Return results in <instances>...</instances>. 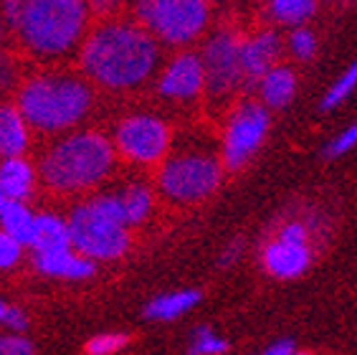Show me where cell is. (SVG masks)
<instances>
[{"mask_svg": "<svg viewBox=\"0 0 357 355\" xmlns=\"http://www.w3.org/2000/svg\"><path fill=\"white\" fill-rule=\"evenodd\" d=\"M0 3H3V0H0Z\"/></svg>", "mask_w": 357, "mask_h": 355, "instance_id": "cell-42", "label": "cell"}, {"mask_svg": "<svg viewBox=\"0 0 357 355\" xmlns=\"http://www.w3.org/2000/svg\"><path fill=\"white\" fill-rule=\"evenodd\" d=\"M18 256H21V244L0 229V269L13 266L15 261H18Z\"/></svg>", "mask_w": 357, "mask_h": 355, "instance_id": "cell-28", "label": "cell"}, {"mask_svg": "<svg viewBox=\"0 0 357 355\" xmlns=\"http://www.w3.org/2000/svg\"><path fill=\"white\" fill-rule=\"evenodd\" d=\"M119 193V201L124 205V216H127V224L137 226L142 224L152 211V191L144 183H130L124 185Z\"/></svg>", "mask_w": 357, "mask_h": 355, "instance_id": "cell-21", "label": "cell"}, {"mask_svg": "<svg viewBox=\"0 0 357 355\" xmlns=\"http://www.w3.org/2000/svg\"><path fill=\"white\" fill-rule=\"evenodd\" d=\"M33 183L36 171L28 160H23L21 155L3 157V163H0V185H3V193H6L8 201H26L33 193Z\"/></svg>", "mask_w": 357, "mask_h": 355, "instance_id": "cell-17", "label": "cell"}, {"mask_svg": "<svg viewBox=\"0 0 357 355\" xmlns=\"http://www.w3.org/2000/svg\"><path fill=\"white\" fill-rule=\"evenodd\" d=\"M310 246L294 244V241H287L282 236L268 241L266 249H264V266H266V272L274 274V277H282V280L299 277L310 266Z\"/></svg>", "mask_w": 357, "mask_h": 355, "instance_id": "cell-13", "label": "cell"}, {"mask_svg": "<svg viewBox=\"0 0 357 355\" xmlns=\"http://www.w3.org/2000/svg\"><path fill=\"white\" fill-rule=\"evenodd\" d=\"M86 0H28L15 34L38 61H59L82 48L89 34Z\"/></svg>", "mask_w": 357, "mask_h": 355, "instance_id": "cell-3", "label": "cell"}, {"mask_svg": "<svg viewBox=\"0 0 357 355\" xmlns=\"http://www.w3.org/2000/svg\"><path fill=\"white\" fill-rule=\"evenodd\" d=\"M69 231L74 249L89 259H119L130 246L127 226L109 219L91 201L71 211Z\"/></svg>", "mask_w": 357, "mask_h": 355, "instance_id": "cell-7", "label": "cell"}, {"mask_svg": "<svg viewBox=\"0 0 357 355\" xmlns=\"http://www.w3.org/2000/svg\"><path fill=\"white\" fill-rule=\"evenodd\" d=\"M198 302H200V292H195V289L162 294V297H155V300L144 307V314H147L150 320H172V317H178V314L195 307Z\"/></svg>", "mask_w": 357, "mask_h": 355, "instance_id": "cell-20", "label": "cell"}, {"mask_svg": "<svg viewBox=\"0 0 357 355\" xmlns=\"http://www.w3.org/2000/svg\"><path fill=\"white\" fill-rule=\"evenodd\" d=\"M6 325H10V328H15V330H23L28 325L26 314H23L21 310L10 307V312H8V317H6Z\"/></svg>", "mask_w": 357, "mask_h": 355, "instance_id": "cell-34", "label": "cell"}, {"mask_svg": "<svg viewBox=\"0 0 357 355\" xmlns=\"http://www.w3.org/2000/svg\"><path fill=\"white\" fill-rule=\"evenodd\" d=\"M355 89H357V61L344 68L342 74H340V79L324 92L322 102H319V110L330 112V110H335V107H340Z\"/></svg>", "mask_w": 357, "mask_h": 355, "instance_id": "cell-23", "label": "cell"}, {"mask_svg": "<svg viewBox=\"0 0 357 355\" xmlns=\"http://www.w3.org/2000/svg\"><path fill=\"white\" fill-rule=\"evenodd\" d=\"M28 130L31 124L23 117L21 107L0 104V157L23 155L28 147Z\"/></svg>", "mask_w": 357, "mask_h": 355, "instance_id": "cell-14", "label": "cell"}, {"mask_svg": "<svg viewBox=\"0 0 357 355\" xmlns=\"http://www.w3.org/2000/svg\"><path fill=\"white\" fill-rule=\"evenodd\" d=\"M291 353H294V348H291V342H289V340H282V342H276V345H271V348H268L264 355H291Z\"/></svg>", "mask_w": 357, "mask_h": 355, "instance_id": "cell-35", "label": "cell"}, {"mask_svg": "<svg viewBox=\"0 0 357 355\" xmlns=\"http://www.w3.org/2000/svg\"><path fill=\"white\" fill-rule=\"evenodd\" d=\"M287 48L291 51V56H294L296 61H312L314 54H317V38L310 28L296 26L294 31L289 34Z\"/></svg>", "mask_w": 357, "mask_h": 355, "instance_id": "cell-24", "label": "cell"}, {"mask_svg": "<svg viewBox=\"0 0 357 355\" xmlns=\"http://www.w3.org/2000/svg\"><path fill=\"white\" fill-rule=\"evenodd\" d=\"M170 127L155 115H130L114 127V147L130 163H160L170 152Z\"/></svg>", "mask_w": 357, "mask_h": 355, "instance_id": "cell-10", "label": "cell"}, {"mask_svg": "<svg viewBox=\"0 0 357 355\" xmlns=\"http://www.w3.org/2000/svg\"><path fill=\"white\" fill-rule=\"evenodd\" d=\"M317 10V0H268V15L282 26H302Z\"/></svg>", "mask_w": 357, "mask_h": 355, "instance_id": "cell-22", "label": "cell"}, {"mask_svg": "<svg viewBox=\"0 0 357 355\" xmlns=\"http://www.w3.org/2000/svg\"><path fill=\"white\" fill-rule=\"evenodd\" d=\"M127 345V335H99L86 342V355H109Z\"/></svg>", "mask_w": 357, "mask_h": 355, "instance_id": "cell-27", "label": "cell"}, {"mask_svg": "<svg viewBox=\"0 0 357 355\" xmlns=\"http://www.w3.org/2000/svg\"><path fill=\"white\" fill-rule=\"evenodd\" d=\"M86 6H89V13L96 18H112L124 6V0H86Z\"/></svg>", "mask_w": 357, "mask_h": 355, "instance_id": "cell-32", "label": "cell"}, {"mask_svg": "<svg viewBox=\"0 0 357 355\" xmlns=\"http://www.w3.org/2000/svg\"><path fill=\"white\" fill-rule=\"evenodd\" d=\"M0 229L13 236L18 244H33L36 239V216L28 211L23 201H6L3 211H0Z\"/></svg>", "mask_w": 357, "mask_h": 355, "instance_id": "cell-19", "label": "cell"}, {"mask_svg": "<svg viewBox=\"0 0 357 355\" xmlns=\"http://www.w3.org/2000/svg\"><path fill=\"white\" fill-rule=\"evenodd\" d=\"M36 266L51 277H66V280H89L94 274V261L84 254H74L71 249L54 254H36Z\"/></svg>", "mask_w": 357, "mask_h": 355, "instance_id": "cell-15", "label": "cell"}, {"mask_svg": "<svg viewBox=\"0 0 357 355\" xmlns=\"http://www.w3.org/2000/svg\"><path fill=\"white\" fill-rule=\"evenodd\" d=\"M158 94L170 102H192L206 92V68L200 54L180 51L165 64L158 76Z\"/></svg>", "mask_w": 357, "mask_h": 355, "instance_id": "cell-11", "label": "cell"}, {"mask_svg": "<svg viewBox=\"0 0 357 355\" xmlns=\"http://www.w3.org/2000/svg\"><path fill=\"white\" fill-rule=\"evenodd\" d=\"M8 312H10V307H8L6 302L0 300V322H6V317H8Z\"/></svg>", "mask_w": 357, "mask_h": 355, "instance_id": "cell-38", "label": "cell"}, {"mask_svg": "<svg viewBox=\"0 0 357 355\" xmlns=\"http://www.w3.org/2000/svg\"><path fill=\"white\" fill-rule=\"evenodd\" d=\"M26 6H28V0H3L0 3V10H3V18H6V23L10 28H18V23H21V15H23V10H26Z\"/></svg>", "mask_w": 357, "mask_h": 355, "instance_id": "cell-30", "label": "cell"}, {"mask_svg": "<svg viewBox=\"0 0 357 355\" xmlns=\"http://www.w3.org/2000/svg\"><path fill=\"white\" fill-rule=\"evenodd\" d=\"M279 236L287 241H294V244H307V241H310V229H307L302 221H287V224L282 226Z\"/></svg>", "mask_w": 357, "mask_h": 355, "instance_id": "cell-31", "label": "cell"}, {"mask_svg": "<svg viewBox=\"0 0 357 355\" xmlns=\"http://www.w3.org/2000/svg\"><path fill=\"white\" fill-rule=\"evenodd\" d=\"M228 342L223 338H218L215 333H211L208 328H198L192 335L190 342V353L192 355H220L226 353Z\"/></svg>", "mask_w": 357, "mask_h": 355, "instance_id": "cell-25", "label": "cell"}, {"mask_svg": "<svg viewBox=\"0 0 357 355\" xmlns=\"http://www.w3.org/2000/svg\"><path fill=\"white\" fill-rule=\"evenodd\" d=\"M117 147L99 132H71L43 152L38 173L41 180L59 193L94 188L114 171Z\"/></svg>", "mask_w": 357, "mask_h": 355, "instance_id": "cell-4", "label": "cell"}, {"mask_svg": "<svg viewBox=\"0 0 357 355\" xmlns=\"http://www.w3.org/2000/svg\"><path fill=\"white\" fill-rule=\"evenodd\" d=\"M15 82H18V66H15L13 56L0 51V94L15 87Z\"/></svg>", "mask_w": 357, "mask_h": 355, "instance_id": "cell-29", "label": "cell"}, {"mask_svg": "<svg viewBox=\"0 0 357 355\" xmlns=\"http://www.w3.org/2000/svg\"><path fill=\"white\" fill-rule=\"evenodd\" d=\"M241 38L231 28H218L208 36L200 48L206 68V94L213 102H226L243 84V61H241Z\"/></svg>", "mask_w": 357, "mask_h": 355, "instance_id": "cell-8", "label": "cell"}, {"mask_svg": "<svg viewBox=\"0 0 357 355\" xmlns=\"http://www.w3.org/2000/svg\"><path fill=\"white\" fill-rule=\"evenodd\" d=\"M282 54V38L274 31H259L241 43V61H243V84L259 87L261 76L276 66Z\"/></svg>", "mask_w": 357, "mask_h": 355, "instance_id": "cell-12", "label": "cell"}, {"mask_svg": "<svg viewBox=\"0 0 357 355\" xmlns=\"http://www.w3.org/2000/svg\"><path fill=\"white\" fill-rule=\"evenodd\" d=\"M208 3H218V0H208Z\"/></svg>", "mask_w": 357, "mask_h": 355, "instance_id": "cell-40", "label": "cell"}, {"mask_svg": "<svg viewBox=\"0 0 357 355\" xmlns=\"http://www.w3.org/2000/svg\"><path fill=\"white\" fill-rule=\"evenodd\" d=\"M271 115L264 102H241L231 117H228L226 132H223V145H220V157L228 171H241L243 165L256 155L266 140Z\"/></svg>", "mask_w": 357, "mask_h": 355, "instance_id": "cell-9", "label": "cell"}, {"mask_svg": "<svg viewBox=\"0 0 357 355\" xmlns=\"http://www.w3.org/2000/svg\"><path fill=\"white\" fill-rule=\"evenodd\" d=\"M79 66L112 92H127L150 82L160 66V41L139 21L104 18L79 48Z\"/></svg>", "mask_w": 357, "mask_h": 355, "instance_id": "cell-1", "label": "cell"}, {"mask_svg": "<svg viewBox=\"0 0 357 355\" xmlns=\"http://www.w3.org/2000/svg\"><path fill=\"white\" fill-rule=\"evenodd\" d=\"M6 193H3V185H0V211H3V205H6Z\"/></svg>", "mask_w": 357, "mask_h": 355, "instance_id": "cell-39", "label": "cell"}, {"mask_svg": "<svg viewBox=\"0 0 357 355\" xmlns=\"http://www.w3.org/2000/svg\"><path fill=\"white\" fill-rule=\"evenodd\" d=\"M223 157L203 145H183L165 155L158 173L162 196L175 203H198L220 185Z\"/></svg>", "mask_w": 357, "mask_h": 355, "instance_id": "cell-5", "label": "cell"}, {"mask_svg": "<svg viewBox=\"0 0 357 355\" xmlns=\"http://www.w3.org/2000/svg\"><path fill=\"white\" fill-rule=\"evenodd\" d=\"M33 348L23 338H0V355H31Z\"/></svg>", "mask_w": 357, "mask_h": 355, "instance_id": "cell-33", "label": "cell"}, {"mask_svg": "<svg viewBox=\"0 0 357 355\" xmlns=\"http://www.w3.org/2000/svg\"><path fill=\"white\" fill-rule=\"evenodd\" d=\"M36 254H54L71 249V231L69 221L59 219L54 213H38L36 216V239L31 244Z\"/></svg>", "mask_w": 357, "mask_h": 355, "instance_id": "cell-18", "label": "cell"}, {"mask_svg": "<svg viewBox=\"0 0 357 355\" xmlns=\"http://www.w3.org/2000/svg\"><path fill=\"white\" fill-rule=\"evenodd\" d=\"M8 23H6V18H3V15H0V46H3V41H6V31H8Z\"/></svg>", "mask_w": 357, "mask_h": 355, "instance_id": "cell-37", "label": "cell"}, {"mask_svg": "<svg viewBox=\"0 0 357 355\" xmlns=\"http://www.w3.org/2000/svg\"><path fill=\"white\" fill-rule=\"evenodd\" d=\"M291 355H304V353H291Z\"/></svg>", "mask_w": 357, "mask_h": 355, "instance_id": "cell-41", "label": "cell"}, {"mask_svg": "<svg viewBox=\"0 0 357 355\" xmlns=\"http://www.w3.org/2000/svg\"><path fill=\"white\" fill-rule=\"evenodd\" d=\"M259 94H261V102L266 104L268 110H284V107L294 102L296 96V74L289 66L276 64L271 71H266L261 76Z\"/></svg>", "mask_w": 357, "mask_h": 355, "instance_id": "cell-16", "label": "cell"}, {"mask_svg": "<svg viewBox=\"0 0 357 355\" xmlns=\"http://www.w3.org/2000/svg\"><path fill=\"white\" fill-rule=\"evenodd\" d=\"M352 147H357V122H352L350 127H344L340 135H335L330 143L324 145V157L335 160V157L347 155Z\"/></svg>", "mask_w": 357, "mask_h": 355, "instance_id": "cell-26", "label": "cell"}, {"mask_svg": "<svg viewBox=\"0 0 357 355\" xmlns=\"http://www.w3.org/2000/svg\"><path fill=\"white\" fill-rule=\"evenodd\" d=\"M238 252H241V244H238V241H236L234 246H228L226 252H223V256H220V264H223V266L234 264L236 256H238Z\"/></svg>", "mask_w": 357, "mask_h": 355, "instance_id": "cell-36", "label": "cell"}, {"mask_svg": "<svg viewBox=\"0 0 357 355\" xmlns=\"http://www.w3.org/2000/svg\"><path fill=\"white\" fill-rule=\"evenodd\" d=\"M94 89L86 74L41 71L23 82L18 107L28 124L38 132H66L89 115Z\"/></svg>", "mask_w": 357, "mask_h": 355, "instance_id": "cell-2", "label": "cell"}, {"mask_svg": "<svg viewBox=\"0 0 357 355\" xmlns=\"http://www.w3.org/2000/svg\"><path fill=\"white\" fill-rule=\"evenodd\" d=\"M132 13L165 46L198 41L211 21L208 0H132Z\"/></svg>", "mask_w": 357, "mask_h": 355, "instance_id": "cell-6", "label": "cell"}]
</instances>
